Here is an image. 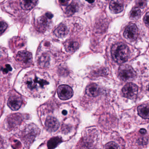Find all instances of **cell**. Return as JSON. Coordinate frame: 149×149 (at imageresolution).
<instances>
[{"label": "cell", "mask_w": 149, "mask_h": 149, "mask_svg": "<svg viewBox=\"0 0 149 149\" xmlns=\"http://www.w3.org/2000/svg\"><path fill=\"white\" fill-rule=\"evenodd\" d=\"M125 38L130 41L136 40L138 36V29L134 24H130L125 29L124 32Z\"/></svg>", "instance_id": "8"}, {"label": "cell", "mask_w": 149, "mask_h": 149, "mask_svg": "<svg viewBox=\"0 0 149 149\" xmlns=\"http://www.w3.org/2000/svg\"><path fill=\"white\" fill-rule=\"evenodd\" d=\"M136 76V73L130 65H122L119 69V77L122 80L130 81L134 80Z\"/></svg>", "instance_id": "4"}, {"label": "cell", "mask_w": 149, "mask_h": 149, "mask_svg": "<svg viewBox=\"0 0 149 149\" xmlns=\"http://www.w3.org/2000/svg\"><path fill=\"white\" fill-rule=\"evenodd\" d=\"M111 11L115 14L120 13L123 9V3L122 0H112L109 5Z\"/></svg>", "instance_id": "12"}, {"label": "cell", "mask_w": 149, "mask_h": 149, "mask_svg": "<svg viewBox=\"0 0 149 149\" xmlns=\"http://www.w3.org/2000/svg\"><path fill=\"white\" fill-rule=\"evenodd\" d=\"M149 106L148 104H143L137 108L138 114L144 119H149Z\"/></svg>", "instance_id": "16"}, {"label": "cell", "mask_w": 149, "mask_h": 149, "mask_svg": "<svg viewBox=\"0 0 149 149\" xmlns=\"http://www.w3.org/2000/svg\"><path fill=\"white\" fill-rule=\"evenodd\" d=\"M104 149H120L118 144L114 142H110L104 146Z\"/></svg>", "instance_id": "23"}, {"label": "cell", "mask_w": 149, "mask_h": 149, "mask_svg": "<svg viewBox=\"0 0 149 149\" xmlns=\"http://www.w3.org/2000/svg\"><path fill=\"white\" fill-rule=\"evenodd\" d=\"M3 144H4V142L1 136H0V149H2L3 147Z\"/></svg>", "instance_id": "29"}, {"label": "cell", "mask_w": 149, "mask_h": 149, "mask_svg": "<svg viewBox=\"0 0 149 149\" xmlns=\"http://www.w3.org/2000/svg\"><path fill=\"white\" fill-rule=\"evenodd\" d=\"M68 33L67 27L64 24H60L54 31V34L58 38H63Z\"/></svg>", "instance_id": "15"}, {"label": "cell", "mask_w": 149, "mask_h": 149, "mask_svg": "<svg viewBox=\"0 0 149 149\" xmlns=\"http://www.w3.org/2000/svg\"><path fill=\"white\" fill-rule=\"evenodd\" d=\"M53 17V15L50 12H47L43 15L38 17L35 21V27L38 32L43 33L49 29L51 24V20Z\"/></svg>", "instance_id": "3"}, {"label": "cell", "mask_w": 149, "mask_h": 149, "mask_svg": "<svg viewBox=\"0 0 149 149\" xmlns=\"http://www.w3.org/2000/svg\"><path fill=\"white\" fill-rule=\"evenodd\" d=\"M78 6L75 3H72L69 5L66 9V13L68 15H72L77 11Z\"/></svg>", "instance_id": "21"}, {"label": "cell", "mask_w": 149, "mask_h": 149, "mask_svg": "<svg viewBox=\"0 0 149 149\" xmlns=\"http://www.w3.org/2000/svg\"><path fill=\"white\" fill-rule=\"evenodd\" d=\"M38 130V129L35 125L30 124L24 130V139H26V141H29V139L31 142H32L35 137H36V132Z\"/></svg>", "instance_id": "11"}, {"label": "cell", "mask_w": 149, "mask_h": 149, "mask_svg": "<svg viewBox=\"0 0 149 149\" xmlns=\"http://www.w3.org/2000/svg\"><path fill=\"white\" fill-rule=\"evenodd\" d=\"M38 0H20L21 8L24 10H30L35 7Z\"/></svg>", "instance_id": "14"}, {"label": "cell", "mask_w": 149, "mask_h": 149, "mask_svg": "<svg viewBox=\"0 0 149 149\" xmlns=\"http://www.w3.org/2000/svg\"><path fill=\"white\" fill-rule=\"evenodd\" d=\"M2 72L4 74H8L9 72L12 70V68L10 65H6L1 69Z\"/></svg>", "instance_id": "26"}, {"label": "cell", "mask_w": 149, "mask_h": 149, "mask_svg": "<svg viewBox=\"0 0 149 149\" xmlns=\"http://www.w3.org/2000/svg\"><path fill=\"white\" fill-rule=\"evenodd\" d=\"M1 51H0V58H1Z\"/></svg>", "instance_id": "33"}, {"label": "cell", "mask_w": 149, "mask_h": 149, "mask_svg": "<svg viewBox=\"0 0 149 149\" xmlns=\"http://www.w3.org/2000/svg\"><path fill=\"white\" fill-rule=\"evenodd\" d=\"M138 87L132 82L127 84L122 89L123 95L126 98L129 99L135 98L138 93Z\"/></svg>", "instance_id": "6"}, {"label": "cell", "mask_w": 149, "mask_h": 149, "mask_svg": "<svg viewBox=\"0 0 149 149\" xmlns=\"http://www.w3.org/2000/svg\"><path fill=\"white\" fill-rule=\"evenodd\" d=\"M140 132H141V134H145L146 133V130H145V129H143L141 130H140Z\"/></svg>", "instance_id": "30"}, {"label": "cell", "mask_w": 149, "mask_h": 149, "mask_svg": "<svg viewBox=\"0 0 149 149\" xmlns=\"http://www.w3.org/2000/svg\"><path fill=\"white\" fill-rule=\"evenodd\" d=\"M59 126V122L56 118L50 116L46 119L45 122V127L49 132H55L57 130Z\"/></svg>", "instance_id": "10"}, {"label": "cell", "mask_w": 149, "mask_h": 149, "mask_svg": "<svg viewBox=\"0 0 149 149\" xmlns=\"http://www.w3.org/2000/svg\"><path fill=\"white\" fill-rule=\"evenodd\" d=\"M86 1L88 2V3H93L94 2L95 0H86Z\"/></svg>", "instance_id": "31"}, {"label": "cell", "mask_w": 149, "mask_h": 149, "mask_svg": "<svg viewBox=\"0 0 149 149\" xmlns=\"http://www.w3.org/2000/svg\"><path fill=\"white\" fill-rule=\"evenodd\" d=\"M62 113H63V115H66L67 113V112L66 111V110H63V112H62Z\"/></svg>", "instance_id": "32"}, {"label": "cell", "mask_w": 149, "mask_h": 149, "mask_svg": "<svg viewBox=\"0 0 149 149\" xmlns=\"http://www.w3.org/2000/svg\"><path fill=\"white\" fill-rule=\"evenodd\" d=\"M149 12H148L146 14V15L145 16L144 18V22L148 27L149 25Z\"/></svg>", "instance_id": "27"}, {"label": "cell", "mask_w": 149, "mask_h": 149, "mask_svg": "<svg viewBox=\"0 0 149 149\" xmlns=\"http://www.w3.org/2000/svg\"><path fill=\"white\" fill-rule=\"evenodd\" d=\"M16 59L24 66H28L32 63V55L26 51L19 52L16 56Z\"/></svg>", "instance_id": "5"}, {"label": "cell", "mask_w": 149, "mask_h": 149, "mask_svg": "<svg viewBox=\"0 0 149 149\" xmlns=\"http://www.w3.org/2000/svg\"><path fill=\"white\" fill-rule=\"evenodd\" d=\"M69 0H59V3L63 6L67 5L69 2Z\"/></svg>", "instance_id": "28"}, {"label": "cell", "mask_w": 149, "mask_h": 149, "mask_svg": "<svg viewBox=\"0 0 149 149\" xmlns=\"http://www.w3.org/2000/svg\"><path fill=\"white\" fill-rule=\"evenodd\" d=\"M141 12L137 7H134L131 10L130 12V18L132 20H136L140 18Z\"/></svg>", "instance_id": "20"}, {"label": "cell", "mask_w": 149, "mask_h": 149, "mask_svg": "<svg viewBox=\"0 0 149 149\" xmlns=\"http://www.w3.org/2000/svg\"><path fill=\"white\" fill-rule=\"evenodd\" d=\"M59 97L62 100L71 99L73 94L72 88L67 85H61L57 89Z\"/></svg>", "instance_id": "7"}, {"label": "cell", "mask_w": 149, "mask_h": 149, "mask_svg": "<svg viewBox=\"0 0 149 149\" xmlns=\"http://www.w3.org/2000/svg\"><path fill=\"white\" fill-rule=\"evenodd\" d=\"M22 117L21 115L19 114H15L10 116L8 119V122L10 126H15L18 124L22 122Z\"/></svg>", "instance_id": "17"}, {"label": "cell", "mask_w": 149, "mask_h": 149, "mask_svg": "<svg viewBox=\"0 0 149 149\" xmlns=\"http://www.w3.org/2000/svg\"><path fill=\"white\" fill-rule=\"evenodd\" d=\"M23 83L26 91L32 97L40 95L49 83L43 74L38 72H31L26 74Z\"/></svg>", "instance_id": "1"}, {"label": "cell", "mask_w": 149, "mask_h": 149, "mask_svg": "<svg viewBox=\"0 0 149 149\" xmlns=\"http://www.w3.org/2000/svg\"><path fill=\"white\" fill-rule=\"evenodd\" d=\"M8 24L3 20L0 19V35H2L8 28Z\"/></svg>", "instance_id": "24"}, {"label": "cell", "mask_w": 149, "mask_h": 149, "mask_svg": "<svg viewBox=\"0 0 149 149\" xmlns=\"http://www.w3.org/2000/svg\"><path fill=\"white\" fill-rule=\"evenodd\" d=\"M50 64V57L47 54H43L40 58L38 61V66L41 68L47 67Z\"/></svg>", "instance_id": "19"}, {"label": "cell", "mask_w": 149, "mask_h": 149, "mask_svg": "<svg viewBox=\"0 0 149 149\" xmlns=\"http://www.w3.org/2000/svg\"><path fill=\"white\" fill-rule=\"evenodd\" d=\"M111 55L113 60L118 64L127 62L130 55L129 49L126 45L118 43L113 45L111 49Z\"/></svg>", "instance_id": "2"}, {"label": "cell", "mask_w": 149, "mask_h": 149, "mask_svg": "<svg viewBox=\"0 0 149 149\" xmlns=\"http://www.w3.org/2000/svg\"><path fill=\"white\" fill-rule=\"evenodd\" d=\"M100 88L95 83H92L87 86L86 88V93L88 96L95 97L99 93Z\"/></svg>", "instance_id": "13"}, {"label": "cell", "mask_w": 149, "mask_h": 149, "mask_svg": "<svg viewBox=\"0 0 149 149\" xmlns=\"http://www.w3.org/2000/svg\"><path fill=\"white\" fill-rule=\"evenodd\" d=\"M79 46L78 43L75 41H70L66 43L65 48L68 52H73L78 49Z\"/></svg>", "instance_id": "18"}, {"label": "cell", "mask_w": 149, "mask_h": 149, "mask_svg": "<svg viewBox=\"0 0 149 149\" xmlns=\"http://www.w3.org/2000/svg\"><path fill=\"white\" fill-rule=\"evenodd\" d=\"M136 3L139 8H143L147 5V0H136Z\"/></svg>", "instance_id": "25"}, {"label": "cell", "mask_w": 149, "mask_h": 149, "mask_svg": "<svg viewBox=\"0 0 149 149\" xmlns=\"http://www.w3.org/2000/svg\"><path fill=\"white\" fill-rule=\"evenodd\" d=\"M22 104V98L18 95L14 94L10 95L8 100V106L12 110H18L21 107Z\"/></svg>", "instance_id": "9"}, {"label": "cell", "mask_w": 149, "mask_h": 149, "mask_svg": "<svg viewBox=\"0 0 149 149\" xmlns=\"http://www.w3.org/2000/svg\"><path fill=\"white\" fill-rule=\"evenodd\" d=\"M61 142V139H59L58 137H56V138L52 139L48 143L49 149L54 148L56 146H57L59 143H60Z\"/></svg>", "instance_id": "22"}]
</instances>
